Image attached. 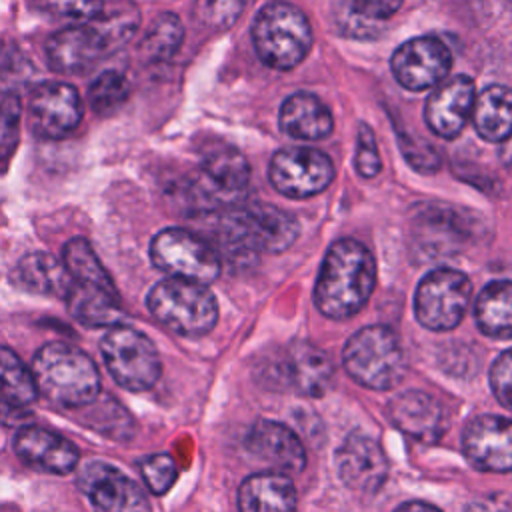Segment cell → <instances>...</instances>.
Segmentation results:
<instances>
[{"mask_svg":"<svg viewBox=\"0 0 512 512\" xmlns=\"http://www.w3.org/2000/svg\"><path fill=\"white\" fill-rule=\"evenodd\" d=\"M506 2H508V4H512V0H506Z\"/></svg>","mask_w":512,"mask_h":512,"instance_id":"cell-45","label":"cell"},{"mask_svg":"<svg viewBox=\"0 0 512 512\" xmlns=\"http://www.w3.org/2000/svg\"><path fill=\"white\" fill-rule=\"evenodd\" d=\"M354 164L360 176L372 178L380 172V154L378 146L374 140V134L368 124L358 126V138H356V154H354Z\"/></svg>","mask_w":512,"mask_h":512,"instance_id":"cell-37","label":"cell"},{"mask_svg":"<svg viewBox=\"0 0 512 512\" xmlns=\"http://www.w3.org/2000/svg\"><path fill=\"white\" fill-rule=\"evenodd\" d=\"M470 118L478 136L502 144L512 136V90L502 84L486 86L474 98Z\"/></svg>","mask_w":512,"mask_h":512,"instance_id":"cell-26","label":"cell"},{"mask_svg":"<svg viewBox=\"0 0 512 512\" xmlns=\"http://www.w3.org/2000/svg\"><path fill=\"white\" fill-rule=\"evenodd\" d=\"M346 372L362 386L388 390L396 386L406 372V360L396 332L374 324L354 332L342 352Z\"/></svg>","mask_w":512,"mask_h":512,"instance_id":"cell-4","label":"cell"},{"mask_svg":"<svg viewBox=\"0 0 512 512\" xmlns=\"http://www.w3.org/2000/svg\"><path fill=\"white\" fill-rule=\"evenodd\" d=\"M376 286V260L372 252L354 238L336 240L320 266L314 286L318 310L344 320L364 308Z\"/></svg>","mask_w":512,"mask_h":512,"instance_id":"cell-1","label":"cell"},{"mask_svg":"<svg viewBox=\"0 0 512 512\" xmlns=\"http://www.w3.org/2000/svg\"><path fill=\"white\" fill-rule=\"evenodd\" d=\"M280 370L286 384L302 396L326 394L334 378V368L326 352L304 340L288 348Z\"/></svg>","mask_w":512,"mask_h":512,"instance_id":"cell-22","label":"cell"},{"mask_svg":"<svg viewBox=\"0 0 512 512\" xmlns=\"http://www.w3.org/2000/svg\"><path fill=\"white\" fill-rule=\"evenodd\" d=\"M38 394L62 408H82L100 394V374L92 358L66 342L44 344L32 360Z\"/></svg>","mask_w":512,"mask_h":512,"instance_id":"cell-2","label":"cell"},{"mask_svg":"<svg viewBox=\"0 0 512 512\" xmlns=\"http://www.w3.org/2000/svg\"><path fill=\"white\" fill-rule=\"evenodd\" d=\"M100 350L112 378L126 390H148L160 378L162 364L156 346L130 326H112L104 334Z\"/></svg>","mask_w":512,"mask_h":512,"instance_id":"cell-8","label":"cell"},{"mask_svg":"<svg viewBox=\"0 0 512 512\" xmlns=\"http://www.w3.org/2000/svg\"><path fill=\"white\" fill-rule=\"evenodd\" d=\"M38 388L32 370L6 346H0V400L22 408L34 402Z\"/></svg>","mask_w":512,"mask_h":512,"instance_id":"cell-30","label":"cell"},{"mask_svg":"<svg viewBox=\"0 0 512 512\" xmlns=\"http://www.w3.org/2000/svg\"><path fill=\"white\" fill-rule=\"evenodd\" d=\"M468 462L484 472H512V420L504 416H478L462 436Z\"/></svg>","mask_w":512,"mask_h":512,"instance_id":"cell-14","label":"cell"},{"mask_svg":"<svg viewBox=\"0 0 512 512\" xmlns=\"http://www.w3.org/2000/svg\"><path fill=\"white\" fill-rule=\"evenodd\" d=\"M394 512H442V510H438L432 504H426V502H420V500H412V502H406V504L398 506Z\"/></svg>","mask_w":512,"mask_h":512,"instance_id":"cell-43","label":"cell"},{"mask_svg":"<svg viewBox=\"0 0 512 512\" xmlns=\"http://www.w3.org/2000/svg\"><path fill=\"white\" fill-rule=\"evenodd\" d=\"M62 264L66 266L74 284L80 286H94L102 290L116 292V286L98 260L94 248L84 238H72L62 248Z\"/></svg>","mask_w":512,"mask_h":512,"instance_id":"cell-29","label":"cell"},{"mask_svg":"<svg viewBox=\"0 0 512 512\" xmlns=\"http://www.w3.org/2000/svg\"><path fill=\"white\" fill-rule=\"evenodd\" d=\"M472 298V286L456 268H434L418 284L414 312L428 330H452L464 318Z\"/></svg>","mask_w":512,"mask_h":512,"instance_id":"cell-9","label":"cell"},{"mask_svg":"<svg viewBox=\"0 0 512 512\" xmlns=\"http://www.w3.org/2000/svg\"><path fill=\"white\" fill-rule=\"evenodd\" d=\"M268 176L280 194L288 198H310L332 184L334 164L322 150L286 146L272 156Z\"/></svg>","mask_w":512,"mask_h":512,"instance_id":"cell-10","label":"cell"},{"mask_svg":"<svg viewBox=\"0 0 512 512\" xmlns=\"http://www.w3.org/2000/svg\"><path fill=\"white\" fill-rule=\"evenodd\" d=\"M34 4L60 18L68 20H94L104 12L102 0H34Z\"/></svg>","mask_w":512,"mask_h":512,"instance_id":"cell-36","label":"cell"},{"mask_svg":"<svg viewBox=\"0 0 512 512\" xmlns=\"http://www.w3.org/2000/svg\"><path fill=\"white\" fill-rule=\"evenodd\" d=\"M474 98V80L466 74L440 82L424 106V120L428 128L446 140L456 138L472 116Z\"/></svg>","mask_w":512,"mask_h":512,"instance_id":"cell-16","label":"cell"},{"mask_svg":"<svg viewBox=\"0 0 512 512\" xmlns=\"http://www.w3.org/2000/svg\"><path fill=\"white\" fill-rule=\"evenodd\" d=\"M500 158L504 162V166L512 172V136L508 140L502 142V150H500Z\"/></svg>","mask_w":512,"mask_h":512,"instance_id":"cell-44","label":"cell"},{"mask_svg":"<svg viewBox=\"0 0 512 512\" xmlns=\"http://www.w3.org/2000/svg\"><path fill=\"white\" fill-rule=\"evenodd\" d=\"M110 54V48L90 20L84 26H70L54 32L46 40V58L52 70L64 74H76Z\"/></svg>","mask_w":512,"mask_h":512,"instance_id":"cell-17","label":"cell"},{"mask_svg":"<svg viewBox=\"0 0 512 512\" xmlns=\"http://www.w3.org/2000/svg\"><path fill=\"white\" fill-rule=\"evenodd\" d=\"M152 264L170 278L210 284L220 276L222 262L212 244L184 228H164L150 242Z\"/></svg>","mask_w":512,"mask_h":512,"instance_id":"cell-7","label":"cell"},{"mask_svg":"<svg viewBox=\"0 0 512 512\" xmlns=\"http://www.w3.org/2000/svg\"><path fill=\"white\" fill-rule=\"evenodd\" d=\"M342 2L362 18L384 22L400 10L404 0H342Z\"/></svg>","mask_w":512,"mask_h":512,"instance_id":"cell-40","label":"cell"},{"mask_svg":"<svg viewBox=\"0 0 512 512\" xmlns=\"http://www.w3.org/2000/svg\"><path fill=\"white\" fill-rule=\"evenodd\" d=\"M298 220L272 204H248L224 216L220 238L230 252H282L298 238Z\"/></svg>","mask_w":512,"mask_h":512,"instance_id":"cell-5","label":"cell"},{"mask_svg":"<svg viewBox=\"0 0 512 512\" xmlns=\"http://www.w3.org/2000/svg\"><path fill=\"white\" fill-rule=\"evenodd\" d=\"M452 66V52L434 36L406 40L390 58V70L396 82L408 90L420 92L436 88Z\"/></svg>","mask_w":512,"mask_h":512,"instance_id":"cell-11","label":"cell"},{"mask_svg":"<svg viewBox=\"0 0 512 512\" xmlns=\"http://www.w3.org/2000/svg\"><path fill=\"white\" fill-rule=\"evenodd\" d=\"M490 384L496 398L512 408V348L502 352L490 368Z\"/></svg>","mask_w":512,"mask_h":512,"instance_id":"cell-39","label":"cell"},{"mask_svg":"<svg viewBox=\"0 0 512 512\" xmlns=\"http://www.w3.org/2000/svg\"><path fill=\"white\" fill-rule=\"evenodd\" d=\"M66 304L70 314L86 324V326H118L122 318L120 310V296L118 290H102L94 286H80L74 284L70 286L66 294Z\"/></svg>","mask_w":512,"mask_h":512,"instance_id":"cell-28","label":"cell"},{"mask_svg":"<svg viewBox=\"0 0 512 512\" xmlns=\"http://www.w3.org/2000/svg\"><path fill=\"white\" fill-rule=\"evenodd\" d=\"M246 0H196L194 18L208 28L232 26L244 10Z\"/></svg>","mask_w":512,"mask_h":512,"instance_id":"cell-33","label":"cell"},{"mask_svg":"<svg viewBox=\"0 0 512 512\" xmlns=\"http://www.w3.org/2000/svg\"><path fill=\"white\" fill-rule=\"evenodd\" d=\"M252 40L260 60L274 70L298 66L312 48L306 14L290 2H270L254 18Z\"/></svg>","mask_w":512,"mask_h":512,"instance_id":"cell-3","label":"cell"},{"mask_svg":"<svg viewBox=\"0 0 512 512\" xmlns=\"http://www.w3.org/2000/svg\"><path fill=\"white\" fill-rule=\"evenodd\" d=\"M78 486L96 512H150L144 490L106 462H88L80 470Z\"/></svg>","mask_w":512,"mask_h":512,"instance_id":"cell-13","label":"cell"},{"mask_svg":"<svg viewBox=\"0 0 512 512\" xmlns=\"http://www.w3.org/2000/svg\"><path fill=\"white\" fill-rule=\"evenodd\" d=\"M336 24L340 28V32L354 36V38H374L382 32V24L384 22H374L368 18L358 16L356 12H352L344 2H340L338 10H336Z\"/></svg>","mask_w":512,"mask_h":512,"instance_id":"cell-38","label":"cell"},{"mask_svg":"<svg viewBox=\"0 0 512 512\" xmlns=\"http://www.w3.org/2000/svg\"><path fill=\"white\" fill-rule=\"evenodd\" d=\"M20 116H22L20 98L12 92L2 94L0 96V160L10 156L18 144Z\"/></svg>","mask_w":512,"mask_h":512,"instance_id":"cell-34","label":"cell"},{"mask_svg":"<svg viewBox=\"0 0 512 512\" xmlns=\"http://www.w3.org/2000/svg\"><path fill=\"white\" fill-rule=\"evenodd\" d=\"M184 40V26L176 14L156 16L140 42V54L146 62H164L172 58Z\"/></svg>","mask_w":512,"mask_h":512,"instance_id":"cell-31","label":"cell"},{"mask_svg":"<svg viewBox=\"0 0 512 512\" xmlns=\"http://www.w3.org/2000/svg\"><path fill=\"white\" fill-rule=\"evenodd\" d=\"M464 512H512V498L502 496V494L484 496V498L468 504Z\"/></svg>","mask_w":512,"mask_h":512,"instance_id":"cell-42","label":"cell"},{"mask_svg":"<svg viewBox=\"0 0 512 512\" xmlns=\"http://www.w3.org/2000/svg\"><path fill=\"white\" fill-rule=\"evenodd\" d=\"M140 472L148 490L156 496L168 492L176 480V464L168 454H152L144 458L140 464Z\"/></svg>","mask_w":512,"mask_h":512,"instance_id":"cell-35","label":"cell"},{"mask_svg":"<svg viewBox=\"0 0 512 512\" xmlns=\"http://www.w3.org/2000/svg\"><path fill=\"white\" fill-rule=\"evenodd\" d=\"M246 450L272 472H300L306 464V452L288 426L274 420H258L246 434Z\"/></svg>","mask_w":512,"mask_h":512,"instance_id":"cell-18","label":"cell"},{"mask_svg":"<svg viewBox=\"0 0 512 512\" xmlns=\"http://www.w3.org/2000/svg\"><path fill=\"white\" fill-rule=\"evenodd\" d=\"M82 102L74 86L64 82H44L36 86L28 100V124L40 138L58 140L78 128Z\"/></svg>","mask_w":512,"mask_h":512,"instance_id":"cell-12","label":"cell"},{"mask_svg":"<svg viewBox=\"0 0 512 512\" xmlns=\"http://www.w3.org/2000/svg\"><path fill=\"white\" fill-rule=\"evenodd\" d=\"M280 128L296 140H322L332 132V114L324 102L308 92L288 96L278 114Z\"/></svg>","mask_w":512,"mask_h":512,"instance_id":"cell-24","label":"cell"},{"mask_svg":"<svg viewBox=\"0 0 512 512\" xmlns=\"http://www.w3.org/2000/svg\"><path fill=\"white\" fill-rule=\"evenodd\" d=\"M478 328L490 338H512V280H494L474 302Z\"/></svg>","mask_w":512,"mask_h":512,"instance_id":"cell-27","label":"cell"},{"mask_svg":"<svg viewBox=\"0 0 512 512\" xmlns=\"http://www.w3.org/2000/svg\"><path fill=\"white\" fill-rule=\"evenodd\" d=\"M336 468L340 480L362 494L382 488L388 476V460L380 444L362 434L352 432L336 452Z\"/></svg>","mask_w":512,"mask_h":512,"instance_id":"cell-15","label":"cell"},{"mask_svg":"<svg viewBox=\"0 0 512 512\" xmlns=\"http://www.w3.org/2000/svg\"><path fill=\"white\" fill-rule=\"evenodd\" d=\"M390 422L410 438L432 444L446 430V414L442 404L422 390H406L388 406Z\"/></svg>","mask_w":512,"mask_h":512,"instance_id":"cell-21","label":"cell"},{"mask_svg":"<svg viewBox=\"0 0 512 512\" xmlns=\"http://www.w3.org/2000/svg\"><path fill=\"white\" fill-rule=\"evenodd\" d=\"M240 512H296V488L280 472L248 476L238 490Z\"/></svg>","mask_w":512,"mask_h":512,"instance_id":"cell-25","label":"cell"},{"mask_svg":"<svg viewBox=\"0 0 512 512\" xmlns=\"http://www.w3.org/2000/svg\"><path fill=\"white\" fill-rule=\"evenodd\" d=\"M400 146L404 150L406 160L424 172H434L440 164L436 150L426 142H412L408 136H400Z\"/></svg>","mask_w":512,"mask_h":512,"instance_id":"cell-41","label":"cell"},{"mask_svg":"<svg viewBox=\"0 0 512 512\" xmlns=\"http://www.w3.org/2000/svg\"><path fill=\"white\" fill-rule=\"evenodd\" d=\"M10 278L18 288L40 296L66 298L72 286L66 266L56 256L42 250L24 254L12 268Z\"/></svg>","mask_w":512,"mask_h":512,"instance_id":"cell-23","label":"cell"},{"mask_svg":"<svg viewBox=\"0 0 512 512\" xmlns=\"http://www.w3.org/2000/svg\"><path fill=\"white\" fill-rule=\"evenodd\" d=\"M250 178L246 158L232 146H216L202 156L198 190L208 202L230 200L244 192Z\"/></svg>","mask_w":512,"mask_h":512,"instance_id":"cell-20","label":"cell"},{"mask_svg":"<svg viewBox=\"0 0 512 512\" xmlns=\"http://www.w3.org/2000/svg\"><path fill=\"white\" fill-rule=\"evenodd\" d=\"M130 84L128 78L118 70H104L88 88V100L94 112L108 116L116 112L128 98Z\"/></svg>","mask_w":512,"mask_h":512,"instance_id":"cell-32","label":"cell"},{"mask_svg":"<svg viewBox=\"0 0 512 512\" xmlns=\"http://www.w3.org/2000/svg\"><path fill=\"white\" fill-rule=\"evenodd\" d=\"M14 452L26 466L50 474L72 472L80 458L70 440L40 426L20 428L14 438Z\"/></svg>","mask_w":512,"mask_h":512,"instance_id":"cell-19","label":"cell"},{"mask_svg":"<svg viewBox=\"0 0 512 512\" xmlns=\"http://www.w3.org/2000/svg\"><path fill=\"white\" fill-rule=\"evenodd\" d=\"M152 316L180 336H204L218 320L214 294L198 282L166 278L152 286L146 298Z\"/></svg>","mask_w":512,"mask_h":512,"instance_id":"cell-6","label":"cell"}]
</instances>
